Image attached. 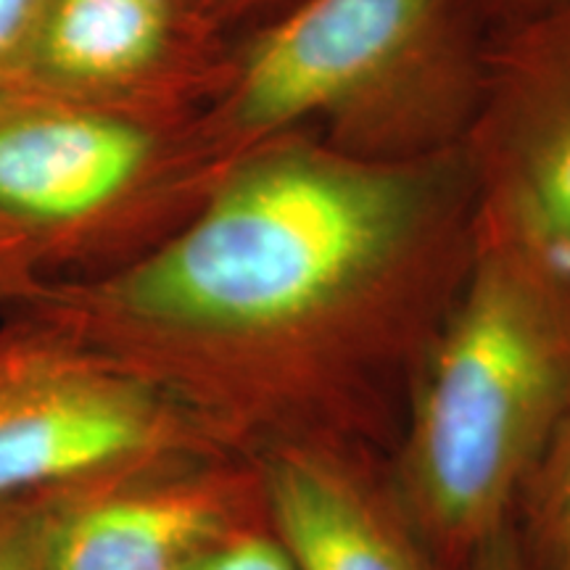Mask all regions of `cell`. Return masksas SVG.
Returning a JSON list of instances; mask_svg holds the SVG:
<instances>
[{"label": "cell", "instance_id": "obj_1", "mask_svg": "<svg viewBox=\"0 0 570 570\" xmlns=\"http://www.w3.org/2000/svg\"><path fill=\"white\" fill-rule=\"evenodd\" d=\"M479 198L458 154L386 159L281 135L217 169L138 259L21 304L259 460L391 454L468 273Z\"/></svg>", "mask_w": 570, "mask_h": 570}, {"label": "cell", "instance_id": "obj_2", "mask_svg": "<svg viewBox=\"0 0 570 570\" xmlns=\"http://www.w3.org/2000/svg\"><path fill=\"white\" fill-rule=\"evenodd\" d=\"M570 415V273L479 217L468 273L423 356L389 475L446 570H468Z\"/></svg>", "mask_w": 570, "mask_h": 570}, {"label": "cell", "instance_id": "obj_3", "mask_svg": "<svg viewBox=\"0 0 570 570\" xmlns=\"http://www.w3.org/2000/svg\"><path fill=\"white\" fill-rule=\"evenodd\" d=\"M167 167L154 111L0 92V209L35 235L51 281L111 273L167 238L212 185Z\"/></svg>", "mask_w": 570, "mask_h": 570}, {"label": "cell", "instance_id": "obj_4", "mask_svg": "<svg viewBox=\"0 0 570 570\" xmlns=\"http://www.w3.org/2000/svg\"><path fill=\"white\" fill-rule=\"evenodd\" d=\"M267 525L259 465L209 444L127 454L48 489L35 570H185Z\"/></svg>", "mask_w": 570, "mask_h": 570}, {"label": "cell", "instance_id": "obj_5", "mask_svg": "<svg viewBox=\"0 0 570 570\" xmlns=\"http://www.w3.org/2000/svg\"><path fill=\"white\" fill-rule=\"evenodd\" d=\"M175 444L209 441L67 327L30 306L3 312L0 499L35 494L127 454Z\"/></svg>", "mask_w": 570, "mask_h": 570}, {"label": "cell", "instance_id": "obj_6", "mask_svg": "<svg viewBox=\"0 0 570 570\" xmlns=\"http://www.w3.org/2000/svg\"><path fill=\"white\" fill-rule=\"evenodd\" d=\"M449 0H304L248 48L219 109L238 154L315 119H352L439 53Z\"/></svg>", "mask_w": 570, "mask_h": 570}, {"label": "cell", "instance_id": "obj_7", "mask_svg": "<svg viewBox=\"0 0 570 570\" xmlns=\"http://www.w3.org/2000/svg\"><path fill=\"white\" fill-rule=\"evenodd\" d=\"M465 161L479 217L570 273V0L520 19Z\"/></svg>", "mask_w": 570, "mask_h": 570}, {"label": "cell", "instance_id": "obj_8", "mask_svg": "<svg viewBox=\"0 0 570 570\" xmlns=\"http://www.w3.org/2000/svg\"><path fill=\"white\" fill-rule=\"evenodd\" d=\"M256 465L267 531L291 570H446L404 515L389 454L309 444Z\"/></svg>", "mask_w": 570, "mask_h": 570}, {"label": "cell", "instance_id": "obj_9", "mask_svg": "<svg viewBox=\"0 0 570 570\" xmlns=\"http://www.w3.org/2000/svg\"><path fill=\"white\" fill-rule=\"evenodd\" d=\"M177 0H48L3 90L154 111L175 69Z\"/></svg>", "mask_w": 570, "mask_h": 570}, {"label": "cell", "instance_id": "obj_10", "mask_svg": "<svg viewBox=\"0 0 570 570\" xmlns=\"http://www.w3.org/2000/svg\"><path fill=\"white\" fill-rule=\"evenodd\" d=\"M508 525L520 570H570V415L520 487Z\"/></svg>", "mask_w": 570, "mask_h": 570}, {"label": "cell", "instance_id": "obj_11", "mask_svg": "<svg viewBox=\"0 0 570 570\" xmlns=\"http://www.w3.org/2000/svg\"><path fill=\"white\" fill-rule=\"evenodd\" d=\"M51 283L35 235L0 209V312L32 302Z\"/></svg>", "mask_w": 570, "mask_h": 570}, {"label": "cell", "instance_id": "obj_12", "mask_svg": "<svg viewBox=\"0 0 570 570\" xmlns=\"http://www.w3.org/2000/svg\"><path fill=\"white\" fill-rule=\"evenodd\" d=\"M48 520V489L0 499V570H35Z\"/></svg>", "mask_w": 570, "mask_h": 570}, {"label": "cell", "instance_id": "obj_13", "mask_svg": "<svg viewBox=\"0 0 570 570\" xmlns=\"http://www.w3.org/2000/svg\"><path fill=\"white\" fill-rule=\"evenodd\" d=\"M185 570H291V566L267 525H256L235 533Z\"/></svg>", "mask_w": 570, "mask_h": 570}, {"label": "cell", "instance_id": "obj_14", "mask_svg": "<svg viewBox=\"0 0 570 570\" xmlns=\"http://www.w3.org/2000/svg\"><path fill=\"white\" fill-rule=\"evenodd\" d=\"M48 0H0V90L11 82Z\"/></svg>", "mask_w": 570, "mask_h": 570}, {"label": "cell", "instance_id": "obj_15", "mask_svg": "<svg viewBox=\"0 0 570 570\" xmlns=\"http://www.w3.org/2000/svg\"><path fill=\"white\" fill-rule=\"evenodd\" d=\"M468 570H520L515 558V544H512L510 529L499 531L494 539H489L475 554Z\"/></svg>", "mask_w": 570, "mask_h": 570}, {"label": "cell", "instance_id": "obj_16", "mask_svg": "<svg viewBox=\"0 0 570 570\" xmlns=\"http://www.w3.org/2000/svg\"><path fill=\"white\" fill-rule=\"evenodd\" d=\"M508 3L520 13V19H529L533 13L552 9V6L558 3H566V0H508Z\"/></svg>", "mask_w": 570, "mask_h": 570}]
</instances>
